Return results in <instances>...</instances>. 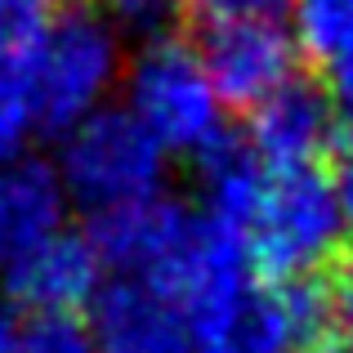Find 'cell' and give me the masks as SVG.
I'll list each match as a JSON object with an SVG mask.
<instances>
[{"mask_svg":"<svg viewBox=\"0 0 353 353\" xmlns=\"http://www.w3.org/2000/svg\"><path fill=\"white\" fill-rule=\"evenodd\" d=\"M94 353H192L188 318L152 286L117 277L94 295Z\"/></svg>","mask_w":353,"mask_h":353,"instance_id":"cell-9","label":"cell"},{"mask_svg":"<svg viewBox=\"0 0 353 353\" xmlns=\"http://www.w3.org/2000/svg\"><path fill=\"white\" fill-rule=\"evenodd\" d=\"M300 45L318 68H349L353 63V0H291Z\"/></svg>","mask_w":353,"mask_h":353,"instance_id":"cell-11","label":"cell"},{"mask_svg":"<svg viewBox=\"0 0 353 353\" xmlns=\"http://www.w3.org/2000/svg\"><path fill=\"white\" fill-rule=\"evenodd\" d=\"M117 77V36L90 5H63L41 50L27 63V81L36 94V117L45 130L68 134L90 112Z\"/></svg>","mask_w":353,"mask_h":353,"instance_id":"cell-3","label":"cell"},{"mask_svg":"<svg viewBox=\"0 0 353 353\" xmlns=\"http://www.w3.org/2000/svg\"><path fill=\"white\" fill-rule=\"evenodd\" d=\"M41 125L27 68H0V161H14L27 134Z\"/></svg>","mask_w":353,"mask_h":353,"instance_id":"cell-13","label":"cell"},{"mask_svg":"<svg viewBox=\"0 0 353 353\" xmlns=\"http://www.w3.org/2000/svg\"><path fill=\"white\" fill-rule=\"evenodd\" d=\"M192 54L219 103L250 112L291 77H300L295 41L282 32V23H201Z\"/></svg>","mask_w":353,"mask_h":353,"instance_id":"cell-5","label":"cell"},{"mask_svg":"<svg viewBox=\"0 0 353 353\" xmlns=\"http://www.w3.org/2000/svg\"><path fill=\"white\" fill-rule=\"evenodd\" d=\"M336 201H340V215H345V224L353 228V152L340 161V170H336Z\"/></svg>","mask_w":353,"mask_h":353,"instance_id":"cell-18","label":"cell"},{"mask_svg":"<svg viewBox=\"0 0 353 353\" xmlns=\"http://www.w3.org/2000/svg\"><path fill=\"white\" fill-rule=\"evenodd\" d=\"M108 5H112L121 18H130V23H157V18L170 14L174 0H108Z\"/></svg>","mask_w":353,"mask_h":353,"instance_id":"cell-17","label":"cell"},{"mask_svg":"<svg viewBox=\"0 0 353 353\" xmlns=\"http://www.w3.org/2000/svg\"><path fill=\"white\" fill-rule=\"evenodd\" d=\"M99 259L94 241L81 233H54L50 241L5 268V291L36 318H72L81 304L99 295Z\"/></svg>","mask_w":353,"mask_h":353,"instance_id":"cell-8","label":"cell"},{"mask_svg":"<svg viewBox=\"0 0 353 353\" xmlns=\"http://www.w3.org/2000/svg\"><path fill=\"white\" fill-rule=\"evenodd\" d=\"M331 108H336L340 130H345V134L353 139V63L336 72V94H331Z\"/></svg>","mask_w":353,"mask_h":353,"instance_id":"cell-16","label":"cell"},{"mask_svg":"<svg viewBox=\"0 0 353 353\" xmlns=\"http://www.w3.org/2000/svg\"><path fill=\"white\" fill-rule=\"evenodd\" d=\"M183 318L192 331V353H300L282 291H268L255 277L228 286Z\"/></svg>","mask_w":353,"mask_h":353,"instance_id":"cell-7","label":"cell"},{"mask_svg":"<svg viewBox=\"0 0 353 353\" xmlns=\"http://www.w3.org/2000/svg\"><path fill=\"white\" fill-rule=\"evenodd\" d=\"M14 318H9V309H0V353H9V340H14Z\"/></svg>","mask_w":353,"mask_h":353,"instance_id":"cell-19","label":"cell"},{"mask_svg":"<svg viewBox=\"0 0 353 353\" xmlns=\"http://www.w3.org/2000/svg\"><path fill=\"white\" fill-rule=\"evenodd\" d=\"M130 112L161 148L201 157L219 134V99L183 41H152L130 68Z\"/></svg>","mask_w":353,"mask_h":353,"instance_id":"cell-4","label":"cell"},{"mask_svg":"<svg viewBox=\"0 0 353 353\" xmlns=\"http://www.w3.org/2000/svg\"><path fill=\"white\" fill-rule=\"evenodd\" d=\"M68 188L59 170L36 157L0 161V268L32 255L41 241L63 233Z\"/></svg>","mask_w":353,"mask_h":353,"instance_id":"cell-10","label":"cell"},{"mask_svg":"<svg viewBox=\"0 0 353 353\" xmlns=\"http://www.w3.org/2000/svg\"><path fill=\"white\" fill-rule=\"evenodd\" d=\"M192 23H277L291 0H179Z\"/></svg>","mask_w":353,"mask_h":353,"instance_id":"cell-15","label":"cell"},{"mask_svg":"<svg viewBox=\"0 0 353 353\" xmlns=\"http://www.w3.org/2000/svg\"><path fill=\"white\" fill-rule=\"evenodd\" d=\"M9 353H94V340L77 318H32L14 331Z\"/></svg>","mask_w":353,"mask_h":353,"instance_id":"cell-14","label":"cell"},{"mask_svg":"<svg viewBox=\"0 0 353 353\" xmlns=\"http://www.w3.org/2000/svg\"><path fill=\"white\" fill-rule=\"evenodd\" d=\"M161 170V143L130 108H99L63 134L59 179L81 206L94 210V219L152 201Z\"/></svg>","mask_w":353,"mask_h":353,"instance_id":"cell-2","label":"cell"},{"mask_svg":"<svg viewBox=\"0 0 353 353\" xmlns=\"http://www.w3.org/2000/svg\"><path fill=\"white\" fill-rule=\"evenodd\" d=\"M63 0H0V68H27Z\"/></svg>","mask_w":353,"mask_h":353,"instance_id":"cell-12","label":"cell"},{"mask_svg":"<svg viewBox=\"0 0 353 353\" xmlns=\"http://www.w3.org/2000/svg\"><path fill=\"white\" fill-rule=\"evenodd\" d=\"M345 228L349 224L340 215L336 183L322 165H286V170L264 165V183L255 192L241 237L250 246V264L264 277L300 282L349 255Z\"/></svg>","mask_w":353,"mask_h":353,"instance_id":"cell-1","label":"cell"},{"mask_svg":"<svg viewBox=\"0 0 353 353\" xmlns=\"http://www.w3.org/2000/svg\"><path fill=\"white\" fill-rule=\"evenodd\" d=\"M336 125L340 121H336V108H331V94L300 72L250 112L246 143L255 148V157L268 170L318 165V157L336 143Z\"/></svg>","mask_w":353,"mask_h":353,"instance_id":"cell-6","label":"cell"}]
</instances>
